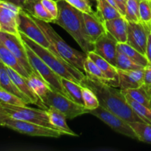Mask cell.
I'll return each mask as SVG.
<instances>
[{
    "label": "cell",
    "instance_id": "1",
    "mask_svg": "<svg viewBox=\"0 0 151 151\" xmlns=\"http://www.w3.org/2000/svg\"><path fill=\"white\" fill-rule=\"evenodd\" d=\"M81 86L91 88L97 95L100 106L127 122H144L128 104L122 90L106 83L96 77L86 74Z\"/></svg>",
    "mask_w": 151,
    "mask_h": 151
},
{
    "label": "cell",
    "instance_id": "2",
    "mask_svg": "<svg viewBox=\"0 0 151 151\" xmlns=\"http://www.w3.org/2000/svg\"><path fill=\"white\" fill-rule=\"evenodd\" d=\"M58 16L52 22L64 29L78 44L83 52L88 54L94 50V43L87 34L83 12L66 2L65 0L57 1Z\"/></svg>",
    "mask_w": 151,
    "mask_h": 151
},
{
    "label": "cell",
    "instance_id": "3",
    "mask_svg": "<svg viewBox=\"0 0 151 151\" xmlns=\"http://www.w3.org/2000/svg\"><path fill=\"white\" fill-rule=\"evenodd\" d=\"M20 35L24 42L30 47L59 76L81 85V82L86 77L85 73L74 67L55 52L37 44L22 32H20Z\"/></svg>",
    "mask_w": 151,
    "mask_h": 151
},
{
    "label": "cell",
    "instance_id": "4",
    "mask_svg": "<svg viewBox=\"0 0 151 151\" xmlns=\"http://www.w3.org/2000/svg\"><path fill=\"white\" fill-rule=\"evenodd\" d=\"M37 24L39 26L45 34L46 37L50 44L53 46L58 54L63 58L66 61L70 63L71 65L79 69L80 71L85 73L84 71V62L87 58V54L84 52H80L75 50L70 46L68 45L61 37L55 31L48 22L35 18L32 16Z\"/></svg>",
    "mask_w": 151,
    "mask_h": 151
},
{
    "label": "cell",
    "instance_id": "5",
    "mask_svg": "<svg viewBox=\"0 0 151 151\" xmlns=\"http://www.w3.org/2000/svg\"><path fill=\"white\" fill-rule=\"evenodd\" d=\"M40 101L44 107H53L60 111L66 119H74L82 114H89L90 111L84 106L78 104L66 96L52 89Z\"/></svg>",
    "mask_w": 151,
    "mask_h": 151
},
{
    "label": "cell",
    "instance_id": "6",
    "mask_svg": "<svg viewBox=\"0 0 151 151\" xmlns=\"http://www.w3.org/2000/svg\"><path fill=\"white\" fill-rule=\"evenodd\" d=\"M0 106L3 112L10 117L56 129L50 122L46 110L31 109L26 106H14L3 103H0Z\"/></svg>",
    "mask_w": 151,
    "mask_h": 151
},
{
    "label": "cell",
    "instance_id": "7",
    "mask_svg": "<svg viewBox=\"0 0 151 151\" xmlns=\"http://www.w3.org/2000/svg\"><path fill=\"white\" fill-rule=\"evenodd\" d=\"M24 44L29 63L33 70L47 83L52 90L57 91L69 98L67 92L62 84L61 77L55 73L30 47H28L25 43Z\"/></svg>",
    "mask_w": 151,
    "mask_h": 151
},
{
    "label": "cell",
    "instance_id": "8",
    "mask_svg": "<svg viewBox=\"0 0 151 151\" xmlns=\"http://www.w3.org/2000/svg\"><path fill=\"white\" fill-rule=\"evenodd\" d=\"M4 127L10 128V129L17 131L20 134L32 136V137L59 138L60 136L66 135V133L59 131V130L53 129V128L32 123L30 122L13 119L10 116H7L6 118L5 121H4Z\"/></svg>",
    "mask_w": 151,
    "mask_h": 151
},
{
    "label": "cell",
    "instance_id": "9",
    "mask_svg": "<svg viewBox=\"0 0 151 151\" xmlns=\"http://www.w3.org/2000/svg\"><path fill=\"white\" fill-rule=\"evenodd\" d=\"M19 30L37 44L58 54L53 46L50 44L45 34L37 24L32 16L22 8L20 10L19 14Z\"/></svg>",
    "mask_w": 151,
    "mask_h": 151
},
{
    "label": "cell",
    "instance_id": "10",
    "mask_svg": "<svg viewBox=\"0 0 151 151\" xmlns=\"http://www.w3.org/2000/svg\"><path fill=\"white\" fill-rule=\"evenodd\" d=\"M89 114L100 119L116 132L130 137L133 139H138L129 122L103 108V106H100L97 109L90 111Z\"/></svg>",
    "mask_w": 151,
    "mask_h": 151
},
{
    "label": "cell",
    "instance_id": "11",
    "mask_svg": "<svg viewBox=\"0 0 151 151\" xmlns=\"http://www.w3.org/2000/svg\"><path fill=\"white\" fill-rule=\"evenodd\" d=\"M0 40L4 44V45L17 58L21 64L26 69L29 75L35 72L29 63L24 42L22 39L21 36H17L13 34L1 31Z\"/></svg>",
    "mask_w": 151,
    "mask_h": 151
},
{
    "label": "cell",
    "instance_id": "12",
    "mask_svg": "<svg viewBox=\"0 0 151 151\" xmlns=\"http://www.w3.org/2000/svg\"><path fill=\"white\" fill-rule=\"evenodd\" d=\"M21 9L13 3L0 0V24L2 31L21 36L19 30V14Z\"/></svg>",
    "mask_w": 151,
    "mask_h": 151
},
{
    "label": "cell",
    "instance_id": "13",
    "mask_svg": "<svg viewBox=\"0 0 151 151\" xmlns=\"http://www.w3.org/2000/svg\"><path fill=\"white\" fill-rule=\"evenodd\" d=\"M151 31V25L140 22H128V39L127 43L138 50L142 54H146L147 38Z\"/></svg>",
    "mask_w": 151,
    "mask_h": 151
},
{
    "label": "cell",
    "instance_id": "14",
    "mask_svg": "<svg viewBox=\"0 0 151 151\" xmlns=\"http://www.w3.org/2000/svg\"><path fill=\"white\" fill-rule=\"evenodd\" d=\"M117 44V41L109 32H106L94 43L93 51L116 67Z\"/></svg>",
    "mask_w": 151,
    "mask_h": 151
},
{
    "label": "cell",
    "instance_id": "15",
    "mask_svg": "<svg viewBox=\"0 0 151 151\" xmlns=\"http://www.w3.org/2000/svg\"><path fill=\"white\" fill-rule=\"evenodd\" d=\"M119 88L122 91L141 87L144 81L145 68L137 70H121L117 69Z\"/></svg>",
    "mask_w": 151,
    "mask_h": 151
},
{
    "label": "cell",
    "instance_id": "16",
    "mask_svg": "<svg viewBox=\"0 0 151 151\" xmlns=\"http://www.w3.org/2000/svg\"><path fill=\"white\" fill-rule=\"evenodd\" d=\"M87 56H88L98 66L109 81V85L114 87H119L117 68L111 64L108 60L97 55L94 51L89 52L87 54Z\"/></svg>",
    "mask_w": 151,
    "mask_h": 151
},
{
    "label": "cell",
    "instance_id": "17",
    "mask_svg": "<svg viewBox=\"0 0 151 151\" xmlns=\"http://www.w3.org/2000/svg\"><path fill=\"white\" fill-rule=\"evenodd\" d=\"M109 32L118 43H126L128 39V21L124 16L115 18L104 22Z\"/></svg>",
    "mask_w": 151,
    "mask_h": 151
},
{
    "label": "cell",
    "instance_id": "18",
    "mask_svg": "<svg viewBox=\"0 0 151 151\" xmlns=\"http://www.w3.org/2000/svg\"><path fill=\"white\" fill-rule=\"evenodd\" d=\"M83 15L87 34L91 41L94 43L99 37L107 32L104 22L100 20L97 13L95 15H90L83 13Z\"/></svg>",
    "mask_w": 151,
    "mask_h": 151
},
{
    "label": "cell",
    "instance_id": "19",
    "mask_svg": "<svg viewBox=\"0 0 151 151\" xmlns=\"http://www.w3.org/2000/svg\"><path fill=\"white\" fill-rule=\"evenodd\" d=\"M5 69L7 70V73H8L9 76L10 77L12 81L14 82L16 86L19 88V89L29 97V100H31L32 104H37L40 100V99L35 94V93L32 91V88H30V86L28 84L27 81V78L21 75L20 74L18 73L16 71L11 69L10 67L5 66Z\"/></svg>",
    "mask_w": 151,
    "mask_h": 151
},
{
    "label": "cell",
    "instance_id": "20",
    "mask_svg": "<svg viewBox=\"0 0 151 151\" xmlns=\"http://www.w3.org/2000/svg\"><path fill=\"white\" fill-rule=\"evenodd\" d=\"M22 9L31 16L48 23L55 20V18L44 8L41 0H25Z\"/></svg>",
    "mask_w": 151,
    "mask_h": 151
},
{
    "label": "cell",
    "instance_id": "21",
    "mask_svg": "<svg viewBox=\"0 0 151 151\" xmlns=\"http://www.w3.org/2000/svg\"><path fill=\"white\" fill-rule=\"evenodd\" d=\"M0 87L19 97V98L23 100L27 104H32L29 97L23 92H22L16 86L14 82L12 81L6 70L5 66L2 62H0Z\"/></svg>",
    "mask_w": 151,
    "mask_h": 151
},
{
    "label": "cell",
    "instance_id": "22",
    "mask_svg": "<svg viewBox=\"0 0 151 151\" xmlns=\"http://www.w3.org/2000/svg\"><path fill=\"white\" fill-rule=\"evenodd\" d=\"M0 59L5 66L10 67L24 78H27L29 74L23 67L17 58L4 45L0 40Z\"/></svg>",
    "mask_w": 151,
    "mask_h": 151
},
{
    "label": "cell",
    "instance_id": "23",
    "mask_svg": "<svg viewBox=\"0 0 151 151\" xmlns=\"http://www.w3.org/2000/svg\"><path fill=\"white\" fill-rule=\"evenodd\" d=\"M46 111L48 114L50 122L56 129L66 133V135L74 136V137L78 136L68 126L66 123V117L60 111L53 107H48L47 109H46Z\"/></svg>",
    "mask_w": 151,
    "mask_h": 151
},
{
    "label": "cell",
    "instance_id": "24",
    "mask_svg": "<svg viewBox=\"0 0 151 151\" xmlns=\"http://www.w3.org/2000/svg\"><path fill=\"white\" fill-rule=\"evenodd\" d=\"M96 13L103 22L115 18L123 16L120 12L112 6L107 0H97Z\"/></svg>",
    "mask_w": 151,
    "mask_h": 151
},
{
    "label": "cell",
    "instance_id": "25",
    "mask_svg": "<svg viewBox=\"0 0 151 151\" xmlns=\"http://www.w3.org/2000/svg\"><path fill=\"white\" fill-rule=\"evenodd\" d=\"M27 81L32 91L39 97L40 100L44 98L51 89L47 83L36 72L31 74L27 78Z\"/></svg>",
    "mask_w": 151,
    "mask_h": 151
},
{
    "label": "cell",
    "instance_id": "26",
    "mask_svg": "<svg viewBox=\"0 0 151 151\" xmlns=\"http://www.w3.org/2000/svg\"><path fill=\"white\" fill-rule=\"evenodd\" d=\"M117 50L126 55L133 61H134L136 63L140 65V66H143V67H145L146 66L149 64L148 60L146 58V56L142 54L141 52H139L138 50L131 47V45H129L127 42L118 43Z\"/></svg>",
    "mask_w": 151,
    "mask_h": 151
},
{
    "label": "cell",
    "instance_id": "27",
    "mask_svg": "<svg viewBox=\"0 0 151 151\" xmlns=\"http://www.w3.org/2000/svg\"><path fill=\"white\" fill-rule=\"evenodd\" d=\"M61 82L69 98L75 103L84 106L82 94V86L64 78H61Z\"/></svg>",
    "mask_w": 151,
    "mask_h": 151
},
{
    "label": "cell",
    "instance_id": "28",
    "mask_svg": "<svg viewBox=\"0 0 151 151\" xmlns=\"http://www.w3.org/2000/svg\"><path fill=\"white\" fill-rule=\"evenodd\" d=\"M129 124L138 140L151 144V124L145 122H130Z\"/></svg>",
    "mask_w": 151,
    "mask_h": 151
},
{
    "label": "cell",
    "instance_id": "29",
    "mask_svg": "<svg viewBox=\"0 0 151 151\" xmlns=\"http://www.w3.org/2000/svg\"><path fill=\"white\" fill-rule=\"evenodd\" d=\"M123 92V91H122ZM124 93V92H123ZM124 94L125 95L126 97V100L128 101V104L131 106V108L133 109V110L145 122H147V123L151 124V110L150 109H148L146 106H143L141 103H138L137 101H136L135 100L132 98L130 95H128V94H125L124 93Z\"/></svg>",
    "mask_w": 151,
    "mask_h": 151
},
{
    "label": "cell",
    "instance_id": "30",
    "mask_svg": "<svg viewBox=\"0 0 151 151\" xmlns=\"http://www.w3.org/2000/svg\"><path fill=\"white\" fill-rule=\"evenodd\" d=\"M141 0H127L125 19L128 22H140L139 2Z\"/></svg>",
    "mask_w": 151,
    "mask_h": 151
},
{
    "label": "cell",
    "instance_id": "31",
    "mask_svg": "<svg viewBox=\"0 0 151 151\" xmlns=\"http://www.w3.org/2000/svg\"><path fill=\"white\" fill-rule=\"evenodd\" d=\"M116 68L121 69V70L128 71L137 70V69H143L145 67L136 63L129 57H128L126 55L117 50V54H116Z\"/></svg>",
    "mask_w": 151,
    "mask_h": 151
},
{
    "label": "cell",
    "instance_id": "32",
    "mask_svg": "<svg viewBox=\"0 0 151 151\" xmlns=\"http://www.w3.org/2000/svg\"><path fill=\"white\" fill-rule=\"evenodd\" d=\"M125 94H128L131 96L134 100L141 103L143 106H146L151 110V98L147 95L142 87H139L138 88H133V89H128L122 91Z\"/></svg>",
    "mask_w": 151,
    "mask_h": 151
},
{
    "label": "cell",
    "instance_id": "33",
    "mask_svg": "<svg viewBox=\"0 0 151 151\" xmlns=\"http://www.w3.org/2000/svg\"><path fill=\"white\" fill-rule=\"evenodd\" d=\"M82 94L84 101V106L87 109L92 111L100 106L98 98L91 88L82 86Z\"/></svg>",
    "mask_w": 151,
    "mask_h": 151
},
{
    "label": "cell",
    "instance_id": "34",
    "mask_svg": "<svg viewBox=\"0 0 151 151\" xmlns=\"http://www.w3.org/2000/svg\"><path fill=\"white\" fill-rule=\"evenodd\" d=\"M84 71H85V74H89V75H93L103 82L109 84V81L106 78L103 72L88 56H87L86 59L84 62Z\"/></svg>",
    "mask_w": 151,
    "mask_h": 151
},
{
    "label": "cell",
    "instance_id": "35",
    "mask_svg": "<svg viewBox=\"0 0 151 151\" xmlns=\"http://www.w3.org/2000/svg\"><path fill=\"white\" fill-rule=\"evenodd\" d=\"M0 103L14 106H27V103L15 94L0 87Z\"/></svg>",
    "mask_w": 151,
    "mask_h": 151
},
{
    "label": "cell",
    "instance_id": "36",
    "mask_svg": "<svg viewBox=\"0 0 151 151\" xmlns=\"http://www.w3.org/2000/svg\"><path fill=\"white\" fill-rule=\"evenodd\" d=\"M140 22L147 25H151V4L149 0H141L139 2Z\"/></svg>",
    "mask_w": 151,
    "mask_h": 151
},
{
    "label": "cell",
    "instance_id": "37",
    "mask_svg": "<svg viewBox=\"0 0 151 151\" xmlns=\"http://www.w3.org/2000/svg\"><path fill=\"white\" fill-rule=\"evenodd\" d=\"M65 1L83 13H88L90 15L96 14V12L92 10L91 4L89 0H65Z\"/></svg>",
    "mask_w": 151,
    "mask_h": 151
},
{
    "label": "cell",
    "instance_id": "38",
    "mask_svg": "<svg viewBox=\"0 0 151 151\" xmlns=\"http://www.w3.org/2000/svg\"><path fill=\"white\" fill-rule=\"evenodd\" d=\"M141 87H142L147 95L151 98V64L150 63L145 67L144 81Z\"/></svg>",
    "mask_w": 151,
    "mask_h": 151
},
{
    "label": "cell",
    "instance_id": "39",
    "mask_svg": "<svg viewBox=\"0 0 151 151\" xmlns=\"http://www.w3.org/2000/svg\"><path fill=\"white\" fill-rule=\"evenodd\" d=\"M41 2L44 8L55 19L58 16V7L57 1L55 0H41Z\"/></svg>",
    "mask_w": 151,
    "mask_h": 151
},
{
    "label": "cell",
    "instance_id": "40",
    "mask_svg": "<svg viewBox=\"0 0 151 151\" xmlns=\"http://www.w3.org/2000/svg\"><path fill=\"white\" fill-rule=\"evenodd\" d=\"M146 58L148 60V62L151 64V31L149 32L148 38H147V49H146Z\"/></svg>",
    "mask_w": 151,
    "mask_h": 151
},
{
    "label": "cell",
    "instance_id": "41",
    "mask_svg": "<svg viewBox=\"0 0 151 151\" xmlns=\"http://www.w3.org/2000/svg\"><path fill=\"white\" fill-rule=\"evenodd\" d=\"M114 1L116 4H117L118 7H119L121 14L124 16L125 13V7H126L127 0H114Z\"/></svg>",
    "mask_w": 151,
    "mask_h": 151
},
{
    "label": "cell",
    "instance_id": "42",
    "mask_svg": "<svg viewBox=\"0 0 151 151\" xmlns=\"http://www.w3.org/2000/svg\"><path fill=\"white\" fill-rule=\"evenodd\" d=\"M7 115L6 114H4L3 112V111L1 110V106H0V125L1 126H4V121H5L6 118L7 117Z\"/></svg>",
    "mask_w": 151,
    "mask_h": 151
},
{
    "label": "cell",
    "instance_id": "43",
    "mask_svg": "<svg viewBox=\"0 0 151 151\" xmlns=\"http://www.w3.org/2000/svg\"><path fill=\"white\" fill-rule=\"evenodd\" d=\"M2 1H9V2L13 3V4H16V5L19 6L21 8H22L24 6V4L25 0H2Z\"/></svg>",
    "mask_w": 151,
    "mask_h": 151
},
{
    "label": "cell",
    "instance_id": "44",
    "mask_svg": "<svg viewBox=\"0 0 151 151\" xmlns=\"http://www.w3.org/2000/svg\"><path fill=\"white\" fill-rule=\"evenodd\" d=\"M108 1H109V3H110L111 4L112 6H114V7H115V8L116 9V10H118L119 11V7H118V6H117V4H116V2H115V1L114 0H107ZM120 12V11H119Z\"/></svg>",
    "mask_w": 151,
    "mask_h": 151
},
{
    "label": "cell",
    "instance_id": "45",
    "mask_svg": "<svg viewBox=\"0 0 151 151\" xmlns=\"http://www.w3.org/2000/svg\"><path fill=\"white\" fill-rule=\"evenodd\" d=\"M1 31H2V28H1V24H0V32H1Z\"/></svg>",
    "mask_w": 151,
    "mask_h": 151
},
{
    "label": "cell",
    "instance_id": "46",
    "mask_svg": "<svg viewBox=\"0 0 151 151\" xmlns=\"http://www.w3.org/2000/svg\"><path fill=\"white\" fill-rule=\"evenodd\" d=\"M149 1H150V4H151V0H149Z\"/></svg>",
    "mask_w": 151,
    "mask_h": 151
},
{
    "label": "cell",
    "instance_id": "47",
    "mask_svg": "<svg viewBox=\"0 0 151 151\" xmlns=\"http://www.w3.org/2000/svg\"><path fill=\"white\" fill-rule=\"evenodd\" d=\"M55 1H59V0H55Z\"/></svg>",
    "mask_w": 151,
    "mask_h": 151
},
{
    "label": "cell",
    "instance_id": "48",
    "mask_svg": "<svg viewBox=\"0 0 151 151\" xmlns=\"http://www.w3.org/2000/svg\"><path fill=\"white\" fill-rule=\"evenodd\" d=\"M0 62H1V59H0Z\"/></svg>",
    "mask_w": 151,
    "mask_h": 151
}]
</instances>
